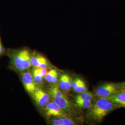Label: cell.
<instances>
[{"instance_id":"12","label":"cell","mask_w":125,"mask_h":125,"mask_svg":"<svg viewBox=\"0 0 125 125\" xmlns=\"http://www.w3.org/2000/svg\"><path fill=\"white\" fill-rule=\"evenodd\" d=\"M49 93L51 97H62L66 96L65 94L62 92L61 89L56 86H53L50 89Z\"/></svg>"},{"instance_id":"18","label":"cell","mask_w":125,"mask_h":125,"mask_svg":"<svg viewBox=\"0 0 125 125\" xmlns=\"http://www.w3.org/2000/svg\"><path fill=\"white\" fill-rule=\"evenodd\" d=\"M55 71H56V70H52L50 71L49 72H47L46 74L45 75V79L47 81V82H48L49 83H51L52 76H53Z\"/></svg>"},{"instance_id":"10","label":"cell","mask_w":125,"mask_h":125,"mask_svg":"<svg viewBox=\"0 0 125 125\" xmlns=\"http://www.w3.org/2000/svg\"><path fill=\"white\" fill-rule=\"evenodd\" d=\"M94 93L91 92L86 91L84 93L79 94L75 97V101H93L95 97Z\"/></svg>"},{"instance_id":"13","label":"cell","mask_w":125,"mask_h":125,"mask_svg":"<svg viewBox=\"0 0 125 125\" xmlns=\"http://www.w3.org/2000/svg\"><path fill=\"white\" fill-rule=\"evenodd\" d=\"M76 106L83 109H89L91 107L93 101H76Z\"/></svg>"},{"instance_id":"14","label":"cell","mask_w":125,"mask_h":125,"mask_svg":"<svg viewBox=\"0 0 125 125\" xmlns=\"http://www.w3.org/2000/svg\"><path fill=\"white\" fill-rule=\"evenodd\" d=\"M44 58V57L40 56L31 57V66L34 68H39L41 61Z\"/></svg>"},{"instance_id":"20","label":"cell","mask_w":125,"mask_h":125,"mask_svg":"<svg viewBox=\"0 0 125 125\" xmlns=\"http://www.w3.org/2000/svg\"><path fill=\"white\" fill-rule=\"evenodd\" d=\"M38 71L40 73V74L43 76L44 77H45V75L46 74L47 72H48L46 69H42L40 68H36Z\"/></svg>"},{"instance_id":"2","label":"cell","mask_w":125,"mask_h":125,"mask_svg":"<svg viewBox=\"0 0 125 125\" xmlns=\"http://www.w3.org/2000/svg\"><path fill=\"white\" fill-rule=\"evenodd\" d=\"M31 55L27 49L17 51L12 56L14 68L19 71H24L31 67Z\"/></svg>"},{"instance_id":"21","label":"cell","mask_w":125,"mask_h":125,"mask_svg":"<svg viewBox=\"0 0 125 125\" xmlns=\"http://www.w3.org/2000/svg\"><path fill=\"white\" fill-rule=\"evenodd\" d=\"M58 74L57 71L56 70V71L55 72L53 76H52V82L51 83L55 84L57 83V81H58Z\"/></svg>"},{"instance_id":"9","label":"cell","mask_w":125,"mask_h":125,"mask_svg":"<svg viewBox=\"0 0 125 125\" xmlns=\"http://www.w3.org/2000/svg\"><path fill=\"white\" fill-rule=\"evenodd\" d=\"M52 124L54 125H74L76 124V121L71 118L62 117L54 120Z\"/></svg>"},{"instance_id":"8","label":"cell","mask_w":125,"mask_h":125,"mask_svg":"<svg viewBox=\"0 0 125 125\" xmlns=\"http://www.w3.org/2000/svg\"><path fill=\"white\" fill-rule=\"evenodd\" d=\"M111 102L121 107H125V90L122 89L107 97Z\"/></svg>"},{"instance_id":"6","label":"cell","mask_w":125,"mask_h":125,"mask_svg":"<svg viewBox=\"0 0 125 125\" xmlns=\"http://www.w3.org/2000/svg\"><path fill=\"white\" fill-rule=\"evenodd\" d=\"M54 102L60 107L63 112H70L72 109V104L67 96L62 97H52Z\"/></svg>"},{"instance_id":"1","label":"cell","mask_w":125,"mask_h":125,"mask_svg":"<svg viewBox=\"0 0 125 125\" xmlns=\"http://www.w3.org/2000/svg\"><path fill=\"white\" fill-rule=\"evenodd\" d=\"M93 101L91 107L89 108L88 115L90 119L95 122H101L110 113L121 107L107 98L96 96Z\"/></svg>"},{"instance_id":"23","label":"cell","mask_w":125,"mask_h":125,"mask_svg":"<svg viewBox=\"0 0 125 125\" xmlns=\"http://www.w3.org/2000/svg\"><path fill=\"white\" fill-rule=\"evenodd\" d=\"M124 89H125V84H124Z\"/></svg>"},{"instance_id":"17","label":"cell","mask_w":125,"mask_h":125,"mask_svg":"<svg viewBox=\"0 0 125 125\" xmlns=\"http://www.w3.org/2000/svg\"><path fill=\"white\" fill-rule=\"evenodd\" d=\"M72 78L67 75L66 79V82H65V91L69 92H70L72 89Z\"/></svg>"},{"instance_id":"16","label":"cell","mask_w":125,"mask_h":125,"mask_svg":"<svg viewBox=\"0 0 125 125\" xmlns=\"http://www.w3.org/2000/svg\"><path fill=\"white\" fill-rule=\"evenodd\" d=\"M67 74H64L62 75L59 80V87L62 91H65V82Z\"/></svg>"},{"instance_id":"15","label":"cell","mask_w":125,"mask_h":125,"mask_svg":"<svg viewBox=\"0 0 125 125\" xmlns=\"http://www.w3.org/2000/svg\"><path fill=\"white\" fill-rule=\"evenodd\" d=\"M32 76L35 82L37 83H41L43 82L44 77L39 72L36 68L33 71Z\"/></svg>"},{"instance_id":"4","label":"cell","mask_w":125,"mask_h":125,"mask_svg":"<svg viewBox=\"0 0 125 125\" xmlns=\"http://www.w3.org/2000/svg\"><path fill=\"white\" fill-rule=\"evenodd\" d=\"M36 103L40 107H45L50 101V96L42 89H37L32 94Z\"/></svg>"},{"instance_id":"3","label":"cell","mask_w":125,"mask_h":125,"mask_svg":"<svg viewBox=\"0 0 125 125\" xmlns=\"http://www.w3.org/2000/svg\"><path fill=\"white\" fill-rule=\"evenodd\" d=\"M125 82L106 83L98 86L95 90V96L107 98L124 89Z\"/></svg>"},{"instance_id":"5","label":"cell","mask_w":125,"mask_h":125,"mask_svg":"<svg viewBox=\"0 0 125 125\" xmlns=\"http://www.w3.org/2000/svg\"><path fill=\"white\" fill-rule=\"evenodd\" d=\"M22 81L25 89L29 93L32 94L37 89L32 75L29 72L23 73Z\"/></svg>"},{"instance_id":"19","label":"cell","mask_w":125,"mask_h":125,"mask_svg":"<svg viewBox=\"0 0 125 125\" xmlns=\"http://www.w3.org/2000/svg\"><path fill=\"white\" fill-rule=\"evenodd\" d=\"M47 65H48L47 61L46 59L44 57L42 59V60L41 61L39 68H42V69H46V68L47 67Z\"/></svg>"},{"instance_id":"22","label":"cell","mask_w":125,"mask_h":125,"mask_svg":"<svg viewBox=\"0 0 125 125\" xmlns=\"http://www.w3.org/2000/svg\"><path fill=\"white\" fill-rule=\"evenodd\" d=\"M2 50H3L2 46V45H1V42H0V54L2 53Z\"/></svg>"},{"instance_id":"7","label":"cell","mask_w":125,"mask_h":125,"mask_svg":"<svg viewBox=\"0 0 125 125\" xmlns=\"http://www.w3.org/2000/svg\"><path fill=\"white\" fill-rule=\"evenodd\" d=\"M45 114L47 116H63L62 110L54 102H49L45 107Z\"/></svg>"},{"instance_id":"11","label":"cell","mask_w":125,"mask_h":125,"mask_svg":"<svg viewBox=\"0 0 125 125\" xmlns=\"http://www.w3.org/2000/svg\"><path fill=\"white\" fill-rule=\"evenodd\" d=\"M73 89L77 94H81L87 91V88L85 82L81 78L79 79L77 84Z\"/></svg>"}]
</instances>
